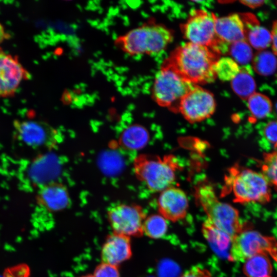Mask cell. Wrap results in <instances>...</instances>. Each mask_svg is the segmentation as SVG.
Here are the masks:
<instances>
[{
	"instance_id": "cell-7",
	"label": "cell",
	"mask_w": 277,
	"mask_h": 277,
	"mask_svg": "<svg viewBox=\"0 0 277 277\" xmlns=\"http://www.w3.org/2000/svg\"><path fill=\"white\" fill-rule=\"evenodd\" d=\"M260 254H266L277 262L276 240L244 228L232 241L229 259L231 261L245 262Z\"/></svg>"
},
{
	"instance_id": "cell-13",
	"label": "cell",
	"mask_w": 277,
	"mask_h": 277,
	"mask_svg": "<svg viewBox=\"0 0 277 277\" xmlns=\"http://www.w3.org/2000/svg\"><path fill=\"white\" fill-rule=\"evenodd\" d=\"M131 255L130 237L114 232L108 236L101 251L102 263L116 267Z\"/></svg>"
},
{
	"instance_id": "cell-17",
	"label": "cell",
	"mask_w": 277,
	"mask_h": 277,
	"mask_svg": "<svg viewBox=\"0 0 277 277\" xmlns=\"http://www.w3.org/2000/svg\"><path fill=\"white\" fill-rule=\"evenodd\" d=\"M241 17L245 26L246 41L249 44L259 51L269 47L272 42L271 32L261 26L252 14H244Z\"/></svg>"
},
{
	"instance_id": "cell-11",
	"label": "cell",
	"mask_w": 277,
	"mask_h": 277,
	"mask_svg": "<svg viewBox=\"0 0 277 277\" xmlns=\"http://www.w3.org/2000/svg\"><path fill=\"white\" fill-rule=\"evenodd\" d=\"M30 74L18 58L0 48V98L13 96Z\"/></svg>"
},
{
	"instance_id": "cell-21",
	"label": "cell",
	"mask_w": 277,
	"mask_h": 277,
	"mask_svg": "<svg viewBox=\"0 0 277 277\" xmlns=\"http://www.w3.org/2000/svg\"><path fill=\"white\" fill-rule=\"evenodd\" d=\"M203 234L213 248L221 252L228 248L232 240L227 234L212 225L206 220L203 226Z\"/></svg>"
},
{
	"instance_id": "cell-10",
	"label": "cell",
	"mask_w": 277,
	"mask_h": 277,
	"mask_svg": "<svg viewBox=\"0 0 277 277\" xmlns=\"http://www.w3.org/2000/svg\"><path fill=\"white\" fill-rule=\"evenodd\" d=\"M215 108L213 95L195 85L182 99L177 110L187 121L193 123L210 117Z\"/></svg>"
},
{
	"instance_id": "cell-27",
	"label": "cell",
	"mask_w": 277,
	"mask_h": 277,
	"mask_svg": "<svg viewBox=\"0 0 277 277\" xmlns=\"http://www.w3.org/2000/svg\"><path fill=\"white\" fill-rule=\"evenodd\" d=\"M262 173L277 191V149L263 155Z\"/></svg>"
},
{
	"instance_id": "cell-14",
	"label": "cell",
	"mask_w": 277,
	"mask_h": 277,
	"mask_svg": "<svg viewBox=\"0 0 277 277\" xmlns=\"http://www.w3.org/2000/svg\"><path fill=\"white\" fill-rule=\"evenodd\" d=\"M38 204L50 211L63 210L70 204L67 188L60 183L50 182L43 185L37 195Z\"/></svg>"
},
{
	"instance_id": "cell-1",
	"label": "cell",
	"mask_w": 277,
	"mask_h": 277,
	"mask_svg": "<svg viewBox=\"0 0 277 277\" xmlns=\"http://www.w3.org/2000/svg\"><path fill=\"white\" fill-rule=\"evenodd\" d=\"M218 53L208 47L190 42L179 46L168 62L191 83L205 84L214 81V66Z\"/></svg>"
},
{
	"instance_id": "cell-3",
	"label": "cell",
	"mask_w": 277,
	"mask_h": 277,
	"mask_svg": "<svg viewBox=\"0 0 277 277\" xmlns=\"http://www.w3.org/2000/svg\"><path fill=\"white\" fill-rule=\"evenodd\" d=\"M225 190L232 192L234 202L266 204L271 199L270 184L264 174L236 165L229 169Z\"/></svg>"
},
{
	"instance_id": "cell-22",
	"label": "cell",
	"mask_w": 277,
	"mask_h": 277,
	"mask_svg": "<svg viewBox=\"0 0 277 277\" xmlns=\"http://www.w3.org/2000/svg\"><path fill=\"white\" fill-rule=\"evenodd\" d=\"M247 101L248 107L253 119L264 118L268 116L272 111L271 101L263 94L255 92Z\"/></svg>"
},
{
	"instance_id": "cell-34",
	"label": "cell",
	"mask_w": 277,
	"mask_h": 277,
	"mask_svg": "<svg viewBox=\"0 0 277 277\" xmlns=\"http://www.w3.org/2000/svg\"><path fill=\"white\" fill-rule=\"evenodd\" d=\"M9 37V34L6 32L2 24L0 23V44Z\"/></svg>"
},
{
	"instance_id": "cell-2",
	"label": "cell",
	"mask_w": 277,
	"mask_h": 277,
	"mask_svg": "<svg viewBox=\"0 0 277 277\" xmlns=\"http://www.w3.org/2000/svg\"><path fill=\"white\" fill-rule=\"evenodd\" d=\"M194 196L207 214V220L232 240L243 230L238 210L220 201L212 185L208 181L204 180L197 183L194 187Z\"/></svg>"
},
{
	"instance_id": "cell-8",
	"label": "cell",
	"mask_w": 277,
	"mask_h": 277,
	"mask_svg": "<svg viewBox=\"0 0 277 277\" xmlns=\"http://www.w3.org/2000/svg\"><path fill=\"white\" fill-rule=\"evenodd\" d=\"M217 17L212 12L196 10L191 13L182 30L188 42L212 48L218 53L220 41L215 32Z\"/></svg>"
},
{
	"instance_id": "cell-28",
	"label": "cell",
	"mask_w": 277,
	"mask_h": 277,
	"mask_svg": "<svg viewBox=\"0 0 277 277\" xmlns=\"http://www.w3.org/2000/svg\"><path fill=\"white\" fill-rule=\"evenodd\" d=\"M94 277H120L117 267L102 263L95 268Z\"/></svg>"
},
{
	"instance_id": "cell-33",
	"label": "cell",
	"mask_w": 277,
	"mask_h": 277,
	"mask_svg": "<svg viewBox=\"0 0 277 277\" xmlns=\"http://www.w3.org/2000/svg\"><path fill=\"white\" fill-rule=\"evenodd\" d=\"M264 2L265 1H262V0H261V1L247 0V1H241V3L251 8H257L258 7H260L261 5H262L264 3Z\"/></svg>"
},
{
	"instance_id": "cell-5",
	"label": "cell",
	"mask_w": 277,
	"mask_h": 277,
	"mask_svg": "<svg viewBox=\"0 0 277 277\" xmlns=\"http://www.w3.org/2000/svg\"><path fill=\"white\" fill-rule=\"evenodd\" d=\"M133 168L137 179L152 192H162L171 186L179 168L176 158L171 155L163 157L148 154L138 155Z\"/></svg>"
},
{
	"instance_id": "cell-35",
	"label": "cell",
	"mask_w": 277,
	"mask_h": 277,
	"mask_svg": "<svg viewBox=\"0 0 277 277\" xmlns=\"http://www.w3.org/2000/svg\"><path fill=\"white\" fill-rule=\"evenodd\" d=\"M82 277H94V276H93V275H87L83 276Z\"/></svg>"
},
{
	"instance_id": "cell-37",
	"label": "cell",
	"mask_w": 277,
	"mask_h": 277,
	"mask_svg": "<svg viewBox=\"0 0 277 277\" xmlns=\"http://www.w3.org/2000/svg\"><path fill=\"white\" fill-rule=\"evenodd\" d=\"M268 277H271V276H268Z\"/></svg>"
},
{
	"instance_id": "cell-6",
	"label": "cell",
	"mask_w": 277,
	"mask_h": 277,
	"mask_svg": "<svg viewBox=\"0 0 277 277\" xmlns=\"http://www.w3.org/2000/svg\"><path fill=\"white\" fill-rule=\"evenodd\" d=\"M194 86L167 62L155 76L152 95L160 106L176 110L182 99Z\"/></svg>"
},
{
	"instance_id": "cell-29",
	"label": "cell",
	"mask_w": 277,
	"mask_h": 277,
	"mask_svg": "<svg viewBox=\"0 0 277 277\" xmlns=\"http://www.w3.org/2000/svg\"><path fill=\"white\" fill-rule=\"evenodd\" d=\"M264 133L266 139L277 149V120L269 122L264 128Z\"/></svg>"
},
{
	"instance_id": "cell-23",
	"label": "cell",
	"mask_w": 277,
	"mask_h": 277,
	"mask_svg": "<svg viewBox=\"0 0 277 277\" xmlns=\"http://www.w3.org/2000/svg\"><path fill=\"white\" fill-rule=\"evenodd\" d=\"M254 70L259 74L270 75L277 68V58L274 54L267 50L259 51L252 59Z\"/></svg>"
},
{
	"instance_id": "cell-4",
	"label": "cell",
	"mask_w": 277,
	"mask_h": 277,
	"mask_svg": "<svg viewBox=\"0 0 277 277\" xmlns=\"http://www.w3.org/2000/svg\"><path fill=\"white\" fill-rule=\"evenodd\" d=\"M173 38L170 30L154 23L144 25L118 37L115 46L131 55L159 53L170 43Z\"/></svg>"
},
{
	"instance_id": "cell-20",
	"label": "cell",
	"mask_w": 277,
	"mask_h": 277,
	"mask_svg": "<svg viewBox=\"0 0 277 277\" xmlns=\"http://www.w3.org/2000/svg\"><path fill=\"white\" fill-rule=\"evenodd\" d=\"M231 82L232 90L243 100H248L255 93V82L247 69H241L239 74Z\"/></svg>"
},
{
	"instance_id": "cell-30",
	"label": "cell",
	"mask_w": 277,
	"mask_h": 277,
	"mask_svg": "<svg viewBox=\"0 0 277 277\" xmlns=\"http://www.w3.org/2000/svg\"><path fill=\"white\" fill-rule=\"evenodd\" d=\"M4 275L5 277H30V269L26 265L21 264L7 269Z\"/></svg>"
},
{
	"instance_id": "cell-26",
	"label": "cell",
	"mask_w": 277,
	"mask_h": 277,
	"mask_svg": "<svg viewBox=\"0 0 277 277\" xmlns=\"http://www.w3.org/2000/svg\"><path fill=\"white\" fill-rule=\"evenodd\" d=\"M229 53L238 63L246 65L253 59L251 46L246 40L240 41L230 44Z\"/></svg>"
},
{
	"instance_id": "cell-31",
	"label": "cell",
	"mask_w": 277,
	"mask_h": 277,
	"mask_svg": "<svg viewBox=\"0 0 277 277\" xmlns=\"http://www.w3.org/2000/svg\"><path fill=\"white\" fill-rule=\"evenodd\" d=\"M180 277H211L210 273L205 269L198 267L192 268Z\"/></svg>"
},
{
	"instance_id": "cell-16",
	"label": "cell",
	"mask_w": 277,
	"mask_h": 277,
	"mask_svg": "<svg viewBox=\"0 0 277 277\" xmlns=\"http://www.w3.org/2000/svg\"><path fill=\"white\" fill-rule=\"evenodd\" d=\"M215 32L219 41L225 44H231L246 40L244 24L241 16L238 14L217 17Z\"/></svg>"
},
{
	"instance_id": "cell-24",
	"label": "cell",
	"mask_w": 277,
	"mask_h": 277,
	"mask_svg": "<svg viewBox=\"0 0 277 277\" xmlns=\"http://www.w3.org/2000/svg\"><path fill=\"white\" fill-rule=\"evenodd\" d=\"M241 68L239 64L229 57L219 58L214 66L216 77L226 82L231 81L240 72Z\"/></svg>"
},
{
	"instance_id": "cell-15",
	"label": "cell",
	"mask_w": 277,
	"mask_h": 277,
	"mask_svg": "<svg viewBox=\"0 0 277 277\" xmlns=\"http://www.w3.org/2000/svg\"><path fill=\"white\" fill-rule=\"evenodd\" d=\"M22 139L34 146L52 147L57 142V133L54 129L43 123L25 122L20 126Z\"/></svg>"
},
{
	"instance_id": "cell-25",
	"label": "cell",
	"mask_w": 277,
	"mask_h": 277,
	"mask_svg": "<svg viewBox=\"0 0 277 277\" xmlns=\"http://www.w3.org/2000/svg\"><path fill=\"white\" fill-rule=\"evenodd\" d=\"M166 220L161 214H152L146 217L143 223V233L152 239L162 238L167 230Z\"/></svg>"
},
{
	"instance_id": "cell-36",
	"label": "cell",
	"mask_w": 277,
	"mask_h": 277,
	"mask_svg": "<svg viewBox=\"0 0 277 277\" xmlns=\"http://www.w3.org/2000/svg\"><path fill=\"white\" fill-rule=\"evenodd\" d=\"M276 109H277V105H276Z\"/></svg>"
},
{
	"instance_id": "cell-19",
	"label": "cell",
	"mask_w": 277,
	"mask_h": 277,
	"mask_svg": "<svg viewBox=\"0 0 277 277\" xmlns=\"http://www.w3.org/2000/svg\"><path fill=\"white\" fill-rule=\"evenodd\" d=\"M272 271L270 257L260 254L253 256L245 261L243 271L247 277H268Z\"/></svg>"
},
{
	"instance_id": "cell-9",
	"label": "cell",
	"mask_w": 277,
	"mask_h": 277,
	"mask_svg": "<svg viewBox=\"0 0 277 277\" xmlns=\"http://www.w3.org/2000/svg\"><path fill=\"white\" fill-rule=\"evenodd\" d=\"M109 222L113 232L128 237L140 236L143 233L146 215L138 205L121 204L108 211Z\"/></svg>"
},
{
	"instance_id": "cell-32",
	"label": "cell",
	"mask_w": 277,
	"mask_h": 277,
	"mask_svg": "<svg viewBox=\"0 0 277 277\" xmlns=\"http://www.w3.org/2000/svg\"><path fill=\"white\" fill-rule=\"evenodd\" d=\"M271 33L273 51L275 55H277V21H275L273 25Z\"/></svg>"
},
{
	"instance_id": "cell-12",
	"label": "cell",
	"mask_w": 277,
	"mask_h": 277,
	"mask_svg": "<svg viewBox=\"0 0 277 277\" xmlns=\"http://www.w3.org/2000/svg\"><path fill=\"white\" fill-rule=\"evenodd\" d=\"M157 204L160 214L173 222L184 218L189 206L185 192L173 186H170L161 192Z\"/></svg>"
},
{
	"instance_id": "cell-18",
	"label": "cell",
	"mask_w": 277,
	"mask_h": 277,
	"mask_svg": "<svg viewBox=\"0 0 277 277\" xmlns=\"http://www.w3.org/2000/svg\"><path fill=\"white\" fill-rule=\"evenodd\" d=\"M150 134L147 129L138 124L127 127L121 133L120 143L127 150H138L145 147L148 143Z\"/></svg>"
}]
</instances>
